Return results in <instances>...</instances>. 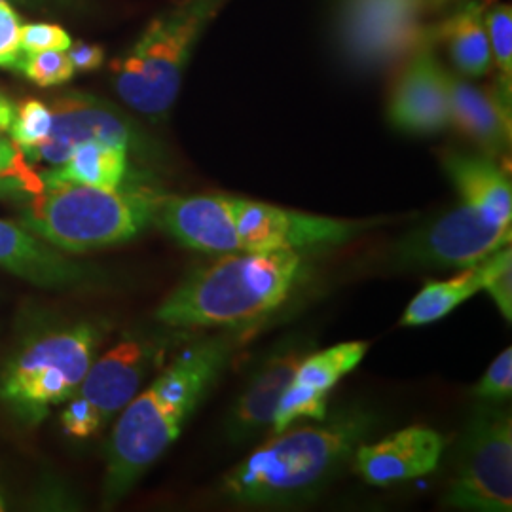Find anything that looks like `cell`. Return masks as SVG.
I'll return each instance as SVG.
<instances>
[{"mask_svg": "<svg viewBox=\"0 0 512 512\" xmlns=\"http://www.w3.org/2000/svg\"><path fill=\"white\" fill-rule=\"evenodd\" d=\"M73 40L69 33L54 23H31L21 25L19 46L25 54H37L46 50H69Z\"/></svg>", "mask_w": 512, "mask_h": 512, "instance_id": "30", "label": "cell"}, {"mask_svg": "<svg viewBox=\"0 0 512 512\" xmlns=\"http://www.w3.org/2000/svg\"><path fill=\"white\" fill-rule=\"evenodd\" d=\"M18 150V145L12 139H6L4 131L0 129V171H4L10 165L14 156L18 154Z\"/></svg>", "mask_w": 512, "mask_h": 512, "instance_id": "32", "label": "cell"}, {"mask_svg": "<svg viewBox=\"0 0 512 512\" xmlns=\"http://www.w3.org/2000/svg\"><path fill=\"white\" fill-rule=\"evenodd\" d=\"M234 348L230 332L188 344L120 412L107 444L105 507L126 497L179 439L186 420L230 365Z\"/></svg>", "mask_w": 512, "mask_h": 512, "instance_id": "1", "label": "cell"}, {"mask_svg": "<svg viewBox=\"0 0 512 512\" xmlns=\"http://www.w3.org/2000/svg\"><path fill=\"white\" fill-rule=\"evenodd\" d=\"M429 0H344L338 42L357 67L384 69L435 44L437 27L425 23Z\"/></svg>", "mask_w": 512, "mask_h": 512, "instance_id": "9", "label": "cell"}, {"mask_svg": "<svg viewBox=\"0 0 512 512\" xmlns=\"http://www.w3.org/2000/svg\"><path fill=\"white\" fill-rule=\"evenodd\" d=\"M376 224L380 220L330 219L272 203L236 200V234L241 253L342 245Z\"/></svg>", "mask_w": 512, "mask_h": 512, "instance_id": "11", "label": "cell"}, {"mask_svg": "<svg viewBox=\"0 0 512 512\" xmlns=\"http://www.w3.org/2000/svg\"><path fill=\"white\" fill-rule=\"evenodd\" d=\"M310 351L308 340L291 338L264 357L228 412L224 429L232 444L255 439L256 435L272 425L285 387L291 384L296 368Z\"/></svg>", "mask_w": 512, "mask_h": 512, "instance_id": "16", "label": "cell"}, {"mask_svg": "<svg viewBox=\"0 0 512 512\" xmlns=\"http://www.w3.org/2000/svg\"><path fill=\"white\" fill-rule=\"evenodd\" d=\"M512 395V349H503L486 368L473 389V397L482 403H503Z\"/></svg>", "mask_w": 512, "mask_h": 512, "instance_id": "28", "label": "cell"}, {"mask_svg": "<svg viewBox=\"0 0 512 512\" xmlns=\"http://www.w3.org/2000/svg\"><path fill=\"white\" fill-rule=\"evenodd\" d=\"M511 226L495 224L475 207L461 203L408 232L393 249L399 268H469L511 245Z\"/></svg>", "mask_w": 512, "mask_h": 512, "instance_id": "10", "label": "cell"}, {"mask_svg": "<svg viewBox=\"0 0 512 512\" xmlns=\"http://www.w3.org/2000/svg\"><path fill=\"white\" fill-rule=\"evenodd\" d=\"M105 338L101 323L57 325L23 340L0 368V406L35 427L65 404L86 378Z\"/></svg>", "mask_w": 512, "mask_h": 512, "instance_id": "6", "label": "cell"}, {"mask_svg": "<svg viewBox=\"0 0 512 512\" xmlns=\"http://www.w3.org/2000/svg\"><path fill=\"white\" fill-rule=\"evenodd\" d=\"M429 2H444V0H429Z\"/></svg>", "mask_w": 512, "mask_h": 512, "instance_id": "35", "label": "cell"}, {"mask_svg": "<svg viewBox=\"0 0 512 512\" xmlns=\"http://www.w3.org/2000/svg\"><path fill=\"white\" fill-rule=\"evenodd\" d=\"M6 2H10V0H6ZM14 2H23V4H42V6H46V4H63V2H67V0H14Z\"/></svg>", "mask_w": 512, "mask_h": 512, "instance_id": "33", "label": "cell"}, {"mask_svg": "<svg viewBox=\"0 0 512 512\" xmlns=\"http://www.w3.org/2000/svg\"><path fill=\"white\" fill-rule=\"evenodd\" d=\"M165 349V336L135 332L97 357L61 414L63 431L73 439L97 435L141 391Z\"/></svg>", "mask_w": 512, "mask_h": 512, "instance_id": "8", "label": "cell"}, {"mask_svg": "<svg viewBox=\"0 0 512 512\" xmlns=\"http://www.w3.org/2000/svg\"><path fill=\"white\" fill-rule=\"evenodd\" d=\"M446 439L425 425H410L378 442H363L353 469L372 486H393L412 478L429 475L439 467Z\"/></svg>", "mask_w": 512, "mask_h": 512, "instance_id": "17", "label": "cell"}, {"mask_svg": "<svg viewBox=\"0 0 512 512\" xmlns=\"http://www.w3.org/2000/svg\"><path fill=\"white\" fill-rule=\"evenodd\" d=\"M302 255L293 249L226 253L198 266L154 313L169 329H239L277 310L293 293Z\"/></svg>", "mask_w": 512, "mask_h": 512, "instance_id": "3", "label": "cell"}, {"mask_svg": "<svg viewBox=\"0 0 512 512\" xmlns=\"http://www.w3.org/2000/svg\"><path fill=\"white\" fill-rule=\"evenodd\" d=\"M21 18L14 6L6 0H0V69L19 71V65L25 52L19 46Z\"/></svg>", "mask_w": 512, "mask_h": 512, "instance_id": "29", "label": "cell"}, {"mask_svg": "<svg viewBox=\"0 0 512 512\" xmlns=\"http://www.w3.org/2000/svg\"><path fill=\"white\" fill-rule=\"evenodd\" d=\"M450 126L471 139L488 158L497 160L511 148V103L497 90L471 84L467 78L446 71Z\"/></svg>", "mask_w": 512, "mask_h": 512, "instance_id": "19", "label": "cell"}, {"mask_svg": "<svg viewBox=\"0 0 512 512\" xmlns=\"http://www.w3.org/2000/svg\"><path fill=\"white\" fill-rule=\"evenodd\" d=\"M482 275V291L492 300L505 321H512V249L505 245L478 262Z\"/></svg>", "mask_w": 512, "mask_h": 512, "instance_id": "25", "label": "cell"}, {"mask_svg": "<svg viewBox=\"0 0 512 512\" xmlns=\"http://www.w3.org/2000/svg\"><path fill=\"white\" fill-rule=\"evenodd\" d=\"M387 118L393 128L412 135H433L450 126L446 69L433 44L404 59L389 93Z\"/></svg>", "mask_w": 512, "mask_h": 512, "instance_id": "13", "label": "cell"}, {"mask_svg": "<svg viewBox=\"0 0 512 512\" xmlns=\"http://www.w3.org/2000/svg\"><path fill=\"white\" fill-rule=\"evenodd\" d=\"M19 73L25 74L40 88H54L73 78L74 67L65 50H46L37 54H25Z\"/></svg>", "mask_w": 512, "mask_h": 512, "instance_id": "27", "label": "cell"}, {"mask_svg": "<svg viewBox=\"0 0 512 512\" xmlns=\"http://www.w3.org/2000/svg\"><path fill=\"white\" fill-rule=\"evenodd\" d=\"M478 293H482V275L478 264L463 268V272L450 279L427 281L406 306L401 325L425 327L437 323Z\"/></svg>", "mask_w": 512, "mask_h": 512, "instance_id": "23", "label": "cell"}, {"mask_svg": "<svg viewBox=\"0 0 512 512\" xmlns=\"http://www.w3.org/2000/svg\"><path fill=\"white\" fill-rule=\"evenodd\" d=\"M52 129V110L38 101V99H25L21 101L10 124V139L18 145L23 152L38 147Z\"/></svg>", "mask_w": 512, "mask_h": 512, "instance_id": "26", "label": "cell"}, {"mask_svg": "<svg viewBox=\"0 0 512 512\" xmlns=\"http://www.w3.org/2000/svg\"><path fill=\"white\" fill-rule=\"evenodd\" d=\"M448 179L456 186L461 202L475 207L484 217L511 226L512 188L505 171L486 154L446 150L440 156Z\"/></svg>", "mask_w": 512, "mask_h": 512, "instance_id": "20", "label": "cell"}, {"mask_svg": "<svg viewBox=\"0 0 512 512\" xmlns=\"http://www.w3.org/2000/svg\"><path fill=\"white\" fill-rule=\"evenodd\" d=\"M486 31L492 50V63H494L499 80L497 92L511 103L512 90V8L511 4H497L494 8L486 10Z\"/></svg>", "mask_w": 512, "mask_h": 512, "instance_id": "24", "label": "cell"}, {"mask_svg": "<svg viewBox=\"0 0 512 512\" xmlns=\"http://www.w3.org/2000/svg\"><path fill=\"white\" fill-rule=\"evenodd\" d=\"M484 14L478 2H469L437 27V38L446 44L458 73L467 78H480L494 67Z\"/></svg>", "mask_w": 512, "mask_h": 512, "instance_id": "21", "label": "cell"}, {"mask_svg": "<svg viewBox=\"0 0 512 512\" xmlns=\"http://www.w3.org/2000/svg\"><path fill=\"white\" fill-rule=\"evenodd\" d=\"M380 427L372 410L349 406L313 425L285 429L230 469L220 494L243 507H285L321 494Z\"/></svg>", "mask_w": 512, "mask_h": 512, "instance_id": "2", "label": "cell"}, {"mask_svg": "<svg viewBox=\"0 0 512 512\" xmlns=\"http://www.w3.org/2000/svg\"><path fill=\"white\" fill-rule=\"evenodd\" d=\"M0 511H6V499H4L2 490H0Z\"/></svg>", "mask_w": 512, "mask_h": 512, "instance_id": "34", "label": "cell"}, {"mask_svg": "<svg viewBox=\"0 0 512 512\" xmlns=\"http://www.w3.org/2000/svg\"><path fill=\"white\" fill-rule=\"evenodd\" d=\"M50 179L97 188H122L128 181L129 150L109 143L90 141L74 148L71 156L50 171Z\"/></svg>", "mask_w": 512, "mask_h": 512, "instance_id": "22", "label": "cell"}, {"mask_svg": "<svg viewBox=\"0 0 512 512\" xmlns=\"http://www.w3.org/2000/svg\"><path fill=\"white\" fill-rule=\"evenodd\" d=\"M230 0H175L110 65L120 99L152 120L173 109L186 67L205 29Z\"/></svg>", "mask_w": 512, "mask_h": 512, "instance_id": "5", "label": "cell"}, {"mask_svg": "<svg viewBox=\"0 0 512 512\" xmlns=\"http://www.w3.org/2000/svg\"><path fill=\"white\" fill-rule=\"evenodd\" d=\"M67 55L73 63L74 71H80V73H90L103 67L105 63V50L97 44H88V42L71 44Z\"/></svg>", "mask_w": 512, "mask_h": 512, "instance_id": "31", "label": "cell"}, {"mask_svg": "<svg viewBox=\"0 0 512 512\" xmlns=\"http://www.w3.org/2000/svg\"><path fill=\"white\" fill-rule=\"evenodd\" d=\"M0 268L48 289L92 285L103 275L38 238L23 224L0 219Z\"/></svg>", "mask_w": 512, "mask_h": 512, "instance_id": "18", "label": "cell"}, {"mask_svg": "<svg viewBox=\"0 0 512 512\" xmlns=\"http://www.w3.org/2000/svg\"><path fill=\"white\" fill-rule=\"evenodd\" d=\"M236 196H164L152 224L190 251L203 255L241 253L236 234Z\"/></svg>", "mask_w": 512, "mask_h": 512, "instance_id": "14", "label": "cell"}, {"mask_svg": "<svg viewBox=\"0 0 512 512\" xmlns=\"http://www.w3.org/2000/svg\"><path fill=\"white\" fill-rule=\"evenodd\" d=\"M442 505L456 511L511 512L512 420L501 406L476 404L471 412Z\"/></svg>", "mask_w": 512, "mask_h": 512, "instance_id": "7", "label": "cell"}, {"mask_svg": "<svg viewBox=\"0 0 512 512\" xmlns=\"http://www.w3.org/2000/svg\"><path fill=\"white\" fill-rule=\"evenodd\" d=\"M162 194L147 186L97 188L42 173V186L23 202L21 224L65 253H88L137 238Z\"/></svg>", "mask_w": 512, "mask_h": 512, "instance_id": "4", "label": "cell"}, {"mask_svg": "<svg viewBox=\"0 0 512 512\" xmlns=\"http://www.w3.org/2000/svg\"><path fill=\"white\" fill-rule=\"evenodd\" d=\"M368 342H344L323 351H310L294 372L291 384L285 387L272 431L281 433L298 420L321 421L329 414V395L336 384L353 372L368 351Z\"/></svg>", "mask_w": 512, "mask_h": 512, "instance_id": "15", "label": "cell"}, {"mask_svg": "<svg viewBox=\"0 0 512 512\" xmlns=\"http://www.w3.org/2000/svg\"><path fill=\"white\" fill-rule=\"evenodd\" d=\"M50 135L27 152L29 162L63 164L74 148L82 143L99 141L116 147L139 150L141 133L122 110L90 93L69 92L57 95L52 105Z\"/></svg>", "mask_w": 512, "mask_h": 512, "instance_id": "12", "label": "cell"}]
</instances>
